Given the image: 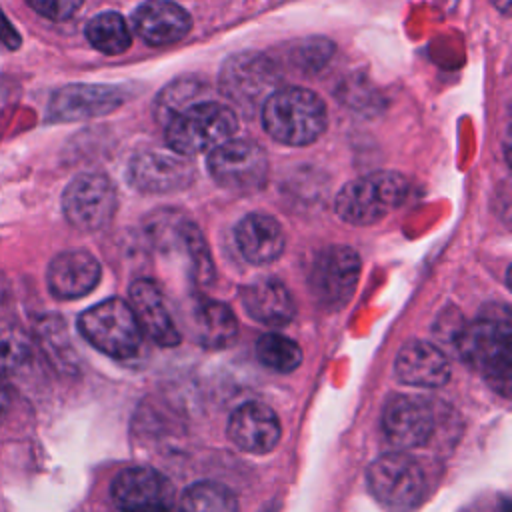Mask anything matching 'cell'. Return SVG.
I'll list each match as a JSON object with an SVG mask.
<instances>
[{"mask_svg": "<svg viewBox=\"0 0 512 512\" xmlns=\"http://www.w3.org/2000/svg\"><path fill=\"white\" fill-rule=\"evenodd\" d=\"M510 334V314L508 308H502L500 312H484L480 318L466 324L456 338L460 356L482 372L502 396H508L512 380Z\"/></svg>", "mask_w": 512, "mask_h": 512, "instance_id": "obj_1", "label": "cell"}, {"mask_svg": "<svg viewBox=\"0 0 512 512\" xmlns=\"http://www.w3.org/2000/svg\"><path fill=\"white\" fill-rule=\"evenodd\" d=\"M326 122L322 98L302 86L276 88L262 104L264 130L282 144H312L326 130Z\"/></svg>", "mask_w": 512, "mask_h": 512, "instance_id": "obj_2", "label": "cell"}, {"mask_svg": "<svg viewBox=\"0 0 512 512\" xmlns=\"http://www.w3.org/2000/svg\"><path fill=\"white\" fill-rule=\"evenodd\" d=\"M406 176L390 170L372 172L350 180L334 200L336 214L354 226H370L386 218L408 196Z\"/></svg>", "mask_w": 512, "mask_h": 512, "instance_id": "obj_3", "label": "cell"}, {"mask_svg": "<svg viewBox=\"0 0 512 512\" xmlns=\"http://www.w3.org/2000/svg\"><path fill=\"white\" fill-rule=\"evenodd\" d=\"M166 144L180 156L210 152L224 140L232 138L238 120L236 114L214 100L192 102L176 112L166 124Z\"/></svg>", "mask_w": 512, "mask_h": 512, "instance_id": "obj_4", "label": "cell"}, {"mask_svg": "<svg viewBox=\"0 0 512 512\" xmlns=\"http://www.w3.org/2000/svg\"><path fill=\"white\" fill-rule=\"evenodd\" d=\"M78 328L94 348L116 360H128L140 348L142 330L130 304L120 298H108L82 312Z\"/></svg>", "mask_w": 512, "mask_h": 512, "instance_id": "obj_5", "label": "cell"}, {"mask_svg": "<svg viewBox=\"0 0 512 512\" xmlns=\"http://www.w3.org/2000/svg\"><path fill=\"white\" fill-rule=\"evenodd\" d=\"M372 496L390 512H412L426 496V474L422 466L404 452H388L368 468Z\"/></svg>", "mask_w": 512, "mask_h": 512, "instance_id": "obj_6", "label": "cell"}, {"mask_svg": "<svg viewBox=\"0 0 512 512\" xmlns=\"http://www.w3.org/2000/svg\"><path fill=\"white\" fill-rule=\"evenodd\" d=\"M280 82L278 66L262 52L230 56L220 70V88L244 112L262 106Z\"/></svg>", "mask_w": 512, "mask_h": 512, "instance_id": "obj_7", "label": "cell"}, {"mask_svg": "<svg viewBox=\"0 0 512 512\" xmlns=\"http://www.w3.org/2000/svg\"><path fill=\"white\" fill-rule=\"evenodd\" d=\"M208 172L218 186L232 192H254L266 184L268 156L252 140H224L208 154Z\"/></svg>", "mask_w": 512, "mask_h": 512, "instance_id": "obj_8", "label": "cell"}, {"mask_svg": "<svg viewBox=\"0 0 512 512\" xmlns=\"http://www.w3.org/2000/svg\"><path fill=\"white\" fill-rule=\"evenodd\" d=\"M146 234L158 250L180 252L188 256L192 274L198 282H210L214 276L212 258L200 228L182 212L164 208L154 212L146 222Z\"/></svg>", "mask_w": 512, "mask_h": 512, "instance_id": "obj_9", "label": "cell"}, {"mask_svg": "<svg viewBox=\"0 0 512 512\" xmlns=\"http://www.w3.org/2000/svg\"><path fill=\"white\" fill-rule=\"evenodd\" d=\"M62 210L74 228L96 232L104 228L116 212L114 184L104 174H80L66 186Z\"/></svg>", "mask_w": 512, "mask_h": 512, "instance_id": "obj_10", "label": "cell"}, {"mask_svg": "<svg viewBox=\"0 0 512 512\" xmlns=\"http://www.w3.org/2000/svg\"><path fill=\"white\" fill-rule=\"evenodd\" d=\"M360 258L348 246H328L316 254L310 270V288L320 306L342 308L356 290Z\"/></svg>", "mask_w": 512, "mask_h": 512, "instance_id": "obj_11", "label": "cell"}, {"mask_svg": "<svg viewBox=\"0 0 512 512\" xmlns=\"http://www.w3.org/2000/svg\"><path fill=\"white\" fill-rule=\"evenodd\" d=\"M128 180L140 192H176L192 184L194 166L172 150H142L130 160Z\"/></svg>", "mask_w": 512, "mask_h": 512, "instance_id": "obj_12", "label": "cell"}, {"mask_svg": "<svg viewBox=\"0 0 512 512\" xmlns=\"http://www.w3.org/2000/svg\"><path fill=\"white\" fill-rule=\"evenodd\" d=\"M434 424L432 404L426 398L412 394L390 398L382 414V430L400 450L424 446L434 432Z\"/></svg>", "mask_w": 512, "mask_h": 512, "instance_id": "obj_13", "label": "cell"}, {"mask_svg": "<svg viewBox=\"0 0 512 512\" xmlns=\"http://www.w3.org/2000/svg\"><path fill=\"white\" fill-rule=\"evenodd\" d=\"M124 94L104 84H70L60 88L48 106V118L54 122H74L102 116L118 108Z\"/></svg>", "mask_w": 512, "mask_h": 512, "instance_id": "obj_14", "label": "cell"}, {"mask_svg": "<svg viewBox=\"0 0 512 512\" xmlns=\"http://www.w3.org/2000/svg\"><path fill=\"white\" fill-rule=\"evenodd\" d=\"M112 498L126 512L168 508L172 500V488L160 472L136 466L120 472L114 478Z\"/></svg>", "mask_w": 512, "mask_h": 512, "instance_id": "obj_15", "label": "cell"}, {"mask_svg": "<svg viewBox=\"0 0 512 512\" xmlns=\"http://www.w3.org/2000/svg\"><path fill=\"white\" fill-rule=\"evenodd\" d=\"M128 304L138 320L142 334L160 346H176L180 332L170 316L162 290L152 280H136L130 286Z\"/></svg>", "mask_w": 512, "mask_h": 512, "instance_id": "obj_16", "label": "cell"}, {"mask_svg": "<svg viewBox=\"0 0 512 512\" xmlns=\"http://www.w3.org/2000/svg\"><path fill=\"white\" fill-rule=\"evenodd\" d=\"M280 420L272 408L260 402H246L234 410L228 422L230 440L246 452L266 454L280 440Z\"/></svg>", "mask_w": 512, "mask_h": 512, "instance_id": "obj_17", "label": "cell"}, {"mask_svg": "<svg viewBox=\"0 0 512 512\" xmlns=\"http://www.w3.org/2000/svg\"><path fill=\"white\" fill-rule=\"evenodd\" d=\"M132 26L150 46H168L180 42L190 26V14L170 0H148L132 14Z\"/></svg>", "mask_w": 512, "mask_h": 512, "instance_id": "obj_18", "label": "cell"}, {"mask_svg": "<svg viewBox=\"0 0 512 512\" xmlns=\"http://www.w3.org/2000/svg\"><path fill=\"white\" fill-rule=\"evenodd\" d=\"M100 280V264L86 250H68L58 254L48 266V288L56 298H82L94 290Z\"/></svg>", "mask_w": 512, "mask_h": 512, "instance_id": "obj_19", "label": "cell"}, {"mask_svg": "<svg viewBox=\"0 0 512 512\" xmlns=\"http://www.w3.org/2000/svg\"><path fill=\"white\" fill-rule=\"evenodd\" d=\"M394 368L404 384L420 388H438L450 378V364L444 352L424 340H414L402 346Z\"/></svg>", "mask_w": 512, "mask_h": 512, "instance_id": "obj_20", "label": "cell"}, {"mask_svg": "<svg viewBox=\"0 0 512 512\" xmlns=\"http://www.w3.org/2000/svg\"><path fill=\"white\" fill-rule=\"evenodd\" d=\"M236 244L248 262L270 264L284 252L286 234L276 218L254 212L238 222Z\"/></svg>", "mask_w": 512, "mask_h": 512, "instance_id": "obj_21", "label": "cell"}, {"mask_svg": "<svg viewBox=\"0 0 512 512\" xmlns=\"http://www.w3.org/2000/svg\"><path fill=\"white\" fill-rule=\"evenodd\" d=\"M242 302L246 312L266 326H284L296 314L294 296L276 278H262L246 286Z\"/></svg>", "mask_w": 512, "mask_h": 512, "instance_id": "obj_22", "label": "cell"}, {"mask_svg": "<svg viewBox=\"0 0 512 512\" xmlns=\"http://www.w3.org/2000/svg\"><path fill=\"white\" fill-rule=\"evenodd\" d=\"M198 342L206 348H226L238 334L236 316L222 302H202L194 314Z\"/></svg>", "mask_w": 512, "mask_h": 512, "instance_id": "obj_23", "label": "cell"}, {"mask_svg": "<svg viewBox=\"0 0 512 512\" xmlns=\"http://www.w3.org/2000/svg\"><path fill=\"white\" fill-rule=\"evenodd\" d=\"M88 42L102 54L116 56L128 50L132 36L126 20L118 12H100L86 24Z\"/></svg>", "mask_w": 512, "mask_h": 512, "instance_id": "obj_24", "label": "cell"}, {"mask_svg": "<svg viewBox=\"0 0 512 512\" xmlns=\"http://www.w3.org/2000/svg\"><path fill=\"white\" fill-rule=\"evenodd\" d=\"M180 512H238V500L218 482H196L184 492Z\"/></svg>", "mask_w": 512, "mask_h": 512, "instance_id": "obj_25", "label": "cell"}, {"mask_svg": "<svg viewBox=\"0 0 512 512\" xmlns=\"http://www.w3.org/2000/svg\"><path fill=\"white\" fill-rule=\"evenodd\" d=\"M256 356L266 368L276 372H292L300 366L302 350L294 340L270 332L256 342Z\"/></svg>", "mask_w": 512, "mask_h": 512, "instance_id": "obj_26", "label": "cell"}, {"mask_svg": "<svg viewBox=\"0 0 512 512\" xmlns=\"http://www.w3.org/2000/svg\"><path fill=\"white\" fill-rule=\"evenodd\" d=\"M32 342L26 332L8 320H0V374L14 372L28 362Z\"/></svg>", "mask_w": 512, "mask_h": 512, "instance_id": "obj_27", "label": "cell"}, {"mask_svg": "<svg viewBox=\"0 0 512 512\" xmlns=\"http://www.w3.org/2000/svg\"><path fill=\"white\" fill-rule=\"evenodd\" d=\"M200 82L198 80H178L172 82L162 94H158L156 100V116L166 124L176 112L192 104L194 96L200 92Z\"/></svg>", "mask_w": 512, "mask_h": 512, "instance_id": "obj_28", "label": "cell"}, {"mask_svg": "<svg viewBox=\"0 0 512 512\" xmlns=\"http://www.w3.org/2000/svg\"><path fill=\"white\" fill-rule=\"evenodd\" d=\"M84 0H26V4L38 12L40 16L54 20V22H62L72 18Z\"/></svg>", "mask_w": 512, "mask_h": 512, "instance_id": "obj_29", "label": "cell"}, {"mask_svg": "<svg viewBox=\"0 0 512 512\" xmlns=\"http://www.w3.org/2000/svg\"><path fill=\"white\" fill-rule=\"evenodd\" d=\"M0 42L6 44L8 48H18L20 46V36L14 30V26L4 18V14L0 12Z\"/></svg>", "mask_w": 512, "mask_h": 512, "instance_id": "obj_30", "label": "cell"}, {"mask_svg": "<svg viewBox=\"0 0 512 512\" xmlns=\"http://www.w3.org/2000/svg\"><path fill=\"white\" fill-rule=\"evenodd\" d=\"M10 406V392H8V384L4 380V374H0V420L6 416Z\"/></svg>", "mask_w": 512, "mask_h": 512, "instance_id": "obj_31", "label": "cell"}, {"mask_svg": "<svg viewBox=\"0 0 512 512\" xmlns=\"http://www.w3.org/2000/svg\"><path fill=\"white\" fill-rule=\"evenodd\" d=\"M138 512H170V508H154V510H138Z\"/></svg>", "mask_w": 512, "mask_h": 512, "instance_id": "obj_32", "label": "cell"}, {"mask_svg": "<svg viewBox=\"0 0 512 512\" xmlns=\"http://www.w3.org/2000/svg\"><path fill=\"white\" fill-rule=\"evenodd\" d=\"M0 296H2V282H0Z\"/></svg>", "mask_w": 512, "mask_h": 512, "instance_id": "obj_33", "label": "cell"}]
</instances>
